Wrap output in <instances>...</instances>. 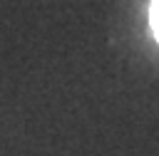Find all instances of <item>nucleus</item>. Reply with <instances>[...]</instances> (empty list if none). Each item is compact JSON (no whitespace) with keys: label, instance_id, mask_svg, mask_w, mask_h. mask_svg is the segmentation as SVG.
<instances>
[{"label":"nucleus","instance_id":"nucleus-1","mask_svg":"<svg viewBox=\"0 0 159 156\" xmlns=\"http://www.w3.org/2000/svg\"><path fill=\"white\" fill-rule=\"evenodd\" d=\"M149 22H152V32H154V37L159 40V0H152V7H149Z\"/></svg>","mask_w":159,"mask_h":156}]
</instances>
